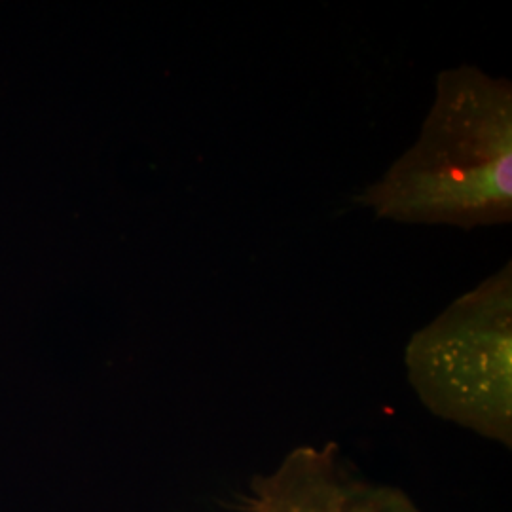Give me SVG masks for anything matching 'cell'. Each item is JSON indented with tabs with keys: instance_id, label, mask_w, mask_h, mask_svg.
Returning a JSON list of instances; mask_svg holds the SVG:
<instances>
[{
	"instance_id": "1",
	"label": "cell",
	"mask_w": 512,
	"mask_h": 512,
	"mask_svg": "<svg viewBox=\"0 0 512 512\" xmlns=\"http://www.w3.org/2000/svg\"><path fill=\"white\" fill-rule=\"evenodd\" d=\"M357 202L401 224H511V82L471 65L442 71L418 141Z\"/></svg>"
},
{
	"instance_id": "2",
	"label": "cell",
	"mask_w": 512,
	"mask_h": 512,
	"mask_svg": "<svg viewBox=\"0 0 512 512\" xmlns=\"http://www.w3.org/2000/svg\"><path fill=\"white\" fill-rule=\"evenodd\" d=\"M404 363L431 414L511 448V262L418 330Z\"/></svg>"
},
{
	"instance_id": "3",
	"label": "cell",
	"mask_w": 512,
	"mask_h": 512,
	"mask_svg": "<svg viewBox=\"0 0 512 512\" xmlns=\"http://www.w3.org/2000/svg\"><path fill=\"white\" fill-rule=\"evenodd\" d=\"M251 512H421L397 488L372 484L336 459V444L293 450L253 484Z\"/></svg>"
}]
</instances>
